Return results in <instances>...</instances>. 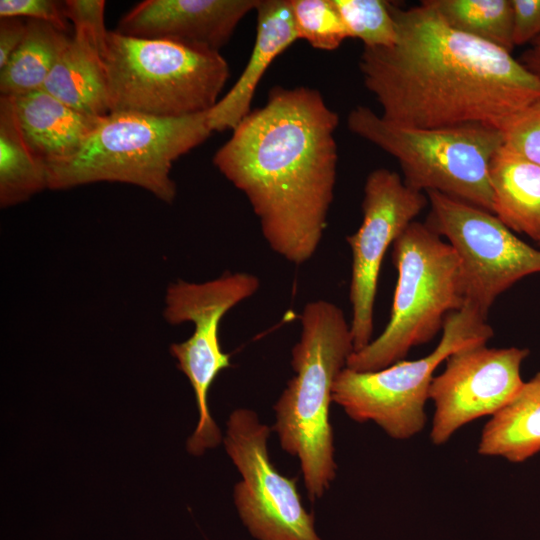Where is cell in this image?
I'll list each match as a JSON object with an SVG mask.
<instances>
[{"instance_id": "cell-18", "label": "cell", "mask_w": 540, "mask_h": 540, "mask_svg": "<svg viewBox=\"0 0 540 540\" xmlns=\"http://www.w3.org/2000/svg\"><path fill=\"white\" fill-rule=\"evenodd\" d=\"M540 452V372L524 382L517 393L482 429L478 453L522 463Z\"/></svg>"}, {"instance_id": "cell-9", "label": "cell", "mask_w": 540, "mask_h": 540, "mask_svg": "<svg viewBox=\"0 0 540 540\" xmlns=\"http://www.w3.org/2000/svg\"><path fill=\"white\" fill-rule=\"evenodd\" d=\"M260 287L250 273L226 272L202 283L177 280L165 294L164 319L171 325L191 322L192 335L170 346L177 367L188 378L196 399L198 422L187 440V450L195 456L219 445L221 432L211 416L208 391L217 375L231 366L230 355L222 351L219 325L223 316L251 297Z\"/></svg>"}, {"instance_id": "cell-26", "label": "cell", "mask_w": 540, "mask_h": 540, "mask_svg": "<svg viewBox=\"0 0 540 540\" xmlns=\"http://www.w3.org/2000/svg\"><path fill=\"white\" fill-rule=\"evenodd\" d=\"M65 12L74 33L83 36L104 58L109 31L104 24L105 1L67 0Z\"/></svg>"}, {"instance_id": "cell-31", "label": "cell", "mask_w": 540, "mask_h": 540, "mask_svg": "<svg viewBox=\"0 0 540 540\" xmlns=\"http://www.w3.org/2000/svg\"><path fill=\"white\" fill-rule=\"evenodd\" d=\"M538 244H540V241L538 242Z\"/></svg>"}, {"instance_id": "cell-7", "label": "cell", "mask_w": 540, "mask_h": 540, "mask_svg": "<svg viewBox=\"0 0 540 540\" xmlns=\"http://www.w3.org/2000/svg\"><path fill=\"white\" fill-rule=\"evenodd\" d=\"M347 126L394 157L409 187L439 192L493 213L489 167L503 144L500 130L479 124L402 127L366 106L350 111Z\"/></svg>"}, {"instance_id": "cell-25", "label": "cell", "mask_w": 540, "mask_h": 540, "mask_svg": "<svg viewBox=\"0 0 540 540\" xmlns=\"http://www.w3.org/2000/svg\"><path fill=\"white\" fill-rule=\"evenodd\" d=\"M500 131L505 146L540 166V101L515 114Z\"/></svg>"}, {"instance_id": "cell-29", "label": "cell", "mask_w": 540, "mask_h": 540, "mask_svg": "<svg viewBox=\"0 0 540 540\" xmlns=\"http://www.w3.org/2000/svg\"><path fill=\"white\" fill-rule=\"evenodd\" d=\"M27 21L18 17L0 18V69H2L22 43Z\"/></svg>"}, {"instance_id": "cell-10", "label": "cell", "mask_w": 540, "mask_h": 540, "mask_svg": "<svg viewBox=\"0 0 540 540\" xmlns=\"http://www.w3.org/2000/svg\"><path fill=\"white\" fill-rule=\"evenodd\" d=\"M426 195L430 210L425 224L454 249L466 303L483 315L516 282L540 272V250L495 214L439 192Z\"/></svg>"}, {"instance_id": "cell-17", "label": "cell", "mask_w": 540, "mask_h": 540, "mask_svg": "<svg viewBox=\"0 0 540 540\" xmlns=\"http://www.w3.org/2000/svg\"><path fill=\"white\" fill-rule=\"evenodd\" d=\"M493 214L509 229L540 241V166L504 144L489 167Z\"/></svg>"}, {"instance_id": "cell-16", "label": "cell", "mask_w": 540, "mask_h": 540, "mask_svg": "<svg viewBox=\"0 0 540 540\" xmlns=\"http://www.w3.org/2000/svg\"><path fill=\"white\" fill-rule=\"evenodd\" d=\"M10 97L28 145L47 166L74 156L101 119L73 109L43 89Z\"/></svg>"}, {"instance_id": "cell-23", "label": "cell", "mask_w": 540, "mask_h": 540, "mask_svg": "<svg viewBox=\"0 0 540 540\" xmlns=\"http://www.w3.org/2000/svg\"><path fill=\"white\" fill-rule=\"evenodd\" d=\"M349 38L361 40L364 47H391L397 40L389 1L333 0Z\"/></svg>"}, {"instance_id": "cell-21", "label": "cell", "mask_w": 540, "mask_h": 540, "mask_svg": "<svg viewBox=\"0 0 540 540\" xmlns=\"http://www.w3.org/2000/svg\"><path fill=\"white\" fill-rule=\"evenodd\" d=\"M71 39L68 33L47 22L28 19L22 43L0 69L1 96H15L42 89Z\"/></svg>"}, {"instance_id": "cell-5", "label": "cell", "mask_w": 540, "mask_h": 540, "mask_svg": "<svg viewBox=\"0 0 540 540\" xmlns=\"http://www.w3.org/2000/svg\"><path fill=\"white\" fill-rule=\"evenodd\" d=\"M103 63L110 112L179 118L210 111L229 66L219 51L109 31Z\"/></svg>"}, {"instance_id": "cell-20", "label": "cell", "mask_w": 540, "mask_h": 540, "mask_svg": "<svg viewBox=\"0 0 540 540\" xmlns=\"http://www.w3.org/2000/svg\"><path fill=\"white\" fill-rule=\"evenodd\" d=\"M48 188L47 165L28 145L10 96L0 97V205L27 201Z\"/></svg>"}, {"instance_id": "cell-28", "label": "cell", "mask_w": 540, "mask_h": 540, "mask_svg": "<svg viewBox=\"0 0 540 540\" xmlns=\"http://www.w3.org/2000/svg\"><path fill=\"white\" fill-rule=\"evenodd\" d=\"M513 44L531 43L540 37V0H512Z\"/></svg>"}, {"instance_id": "cell-12", "label": "cell", "mask_w": 540, "mask_h": 540, "mask_svg": "<svg viewBox=\"0 0 540 540\" xmlns=\"http://www.w3.org/2000/svg\"><path fill=\"white\" fill-rule=\"evenodd\" d=\"M427 205L426 193L406 185L394 171L380 168L367 176L362 223L346 238L352 252L349 300L354 351L372 340L374 304L384 256Z\"/></svg>"}, {"instance_id": "cell-24", "label": "cell", "mask_w": 540, "mask_h": 540, "mask_svg": "<svg viewBox=\"0 0 540 540\" xmlns=\"http://www.w3.org/2000/svg\"><path fill=\"white\" fill-rule=\"evenodd\" d=\"M298 39L312 47L332 51L349 38L333 0H290Z\"/></svg>"}, {"instance_id": "cell-3", "label": "cell", "mask_w": 540, "mask_h": 540, "mask_svg": "<svg viewBox=\"0 0 540 540\" xmlns=\"http://www.w3.org/2000/svg\"><path fill=\"white\" fill-rule=\"evenodd\" d=\"M300 320V338L291 350L295 375L274 405V430L282 449L299 460L308 497L314 501L336 477L329 408L334 381L354 344L343 310L330 301L308 302Z\"/></svg>"}, {"instance_id": "cell-27", "label": "cell", "mask_w": 540, "mask_h": 540, "mask_svg": "<svg viewBox=\"0 0 540 540\" xmlns=\"http://www.w3.org/2000/svg\"><path fill=\"white\" fill-rule=\"evenodd\" d=\"M3 17H27L47 22L65 33L69 31L64 1L1 0L0 18Z\"/></svg>"}, {"instance_id": "cell-22", "label": "cell", "mask_w": 540, "mask_h": 540, "mask_svg": "<svg viewBox=\"0 0 540 540\" xmlns=\"http://www.w3.org/2000/svg\"><path fill=\"white\" fill-rule=\"evenodd\" d=\"M453 29L511 52L512 0H428Z\"/></svg>"}, {"instance_id": "cell-11", "label": "cell", "mask_w": 540, "mask_h": 540, "mask_svg": "<svg viewBox=\"0 0 540 540\" xmlns=\"http://www.w3.org/2000/svg\"><path fill=\"white\" fill-rule=\"evenodd\" d=\"M270 432L250 409H235L227 420L225 450L241 475L234 487L238 513L258 540H321L296 479L282 475L270 460Z\"/></svg>"}, {"instance_id": "cell-30", "label": "cell", "mask_w": 540, "mask_h": 540, "mask_svg": "<svg viewBox=\"0 0 540 540\" xmlns=\"http://www.w3.org/2000/svg\"><path fill=\"white\" fill-rule=\"evenodd\" d=\"M518 60L540 80V37L529 44Z\"/></svg>"}, {"instance_id": "cell-14", "label": "cell", "mask_w": 540, "mask_h": 540, "mask_svg": "<svg viewBox=\"0 0 540 540\" xmlns=\"http://www.w3.org/2000/svg\"><path fill=\"white\" fill-rule=\"evenodd\" d=\"M259 0H145L119 21L116 32L213 51L228 43Z\"/></svg>"}, {"instance_id": "cell-19", "label": "cell", "mask_w": 540, "mask_h": 540, "mask_svg": "<svg viewBox=\"0 0 540 540\" xmlns=\"http://www.w3.org/2000/svg\"><path fill=\"white\" fill-rule=\"evenodd\" d=\"M42 89L82 113L96 117L109 113L103 57L81 35L74 33Z\"/></svg>"}, {"instance_id": "cell-6", "label": "cell", "mask_w": 540, "mask_h": 540, "mask_svg": "<svg viewBox=\"0 0 540 540\" xmlns=\"http://www.w3.org/2000/svg\"><path fill=\"white\" fill-rule=\"evenodd\" d=\"M398 277L389 322L348 358L346 367L371 372L388 367L432 340L446 317L465 303L458 257L425 223L412 222L393 243Z\"/></svg>"}, {"instance_id": "cell-8", "label": "cell", "mask_w": 540, "mask_h": 540, "mask_svg": "<svg viewBox=\"0 0 540 540\" xmlns=\"http://www.w3.org/2000/svg\"><path fill=\"white\" fill-rule=\"evenodd\" d=\"M493 335L487 316L465 303L446 317L441 339L428 355L371 372L345 367L334 381L332 401L358 423L373 422L393 439H410L426 425L435 370L454 352L487 343Z\"/></svg>"}, {"instance_id": "cell-15", "label": "cell", "mask_w": 540, "mask_h": 540, "mask_svg": "<svg viewBox=\"0 0 540 540\" xmlns=\"http://www.w3.org/2000/svg\"><path fill=\"white\" fill-rule=\"evenodd\" d=\"M255 43L240 77L208 111L212 132L234 130L252 111L256 88L273 60L297 39L290 0H259Z\"/></svg>"}, {"instance_id": "cell-13", "label": "cell", "mask_w": 540, "mask_h": 540, "mask_svg": "<svg viewBox=\"0 0 540 540\" xmlns=\"http://www.w3.org/2000/svg\"><path fill=\"white\" fill-rule=\"evenodd\" d=\"M528 355L527 348H490L486 343L451 354L429 390L432 443L444 444L468 423L498 412L524 383L521 366Z\"/></svg>"}, {"instance_id": "cell-2", "label": "cell", "mask_w": 540, "mask_h": 540, "mask_svg": "<svg viewBox=\"0 0 540 540\" xmlns=\"http://www.w3.org/2000/svg\"><path fill=\"white\" fill-rule=\"evenodd\" d=\"M338 122L319 91L275 86L213 157L247 197L269 247L295 265L312 258L326 228Z\"/></svg>"}, {"instance_id": "cell-4", "label": "cell", "mask_w": 540, "mask_h": 540, "mask_svg": "<svg viewBox=\"0 0 540 540\" xmlns=\"http://www.w3.org/2000/svg\"><path fill=\"white\" fill-rule=\"evenodd\" d=\"M211 133L208 112L179 118L110 112L101 117L74 156L47 166L48 188L121 182L172 203L176 196V185L170 177L174 161L202 144Z\"/></svg>"}, {"instance_id": "cell-1", "label": "cell", "mask_w": 540, "mask_h": 540, "mask_svg": "<svg viewBox=\"0 0 540 540\" xmlns=\"http://www.w3.org/2000/svg\"><path fill=\"white\" fill-rule=\"evenodd\" d=\"M397 40L364 47L365 87L389 123L410 128L470 124L501 130L540 101V80L511 52L451 28L429 3H390Z\"/></svg>"}]
</instances>
